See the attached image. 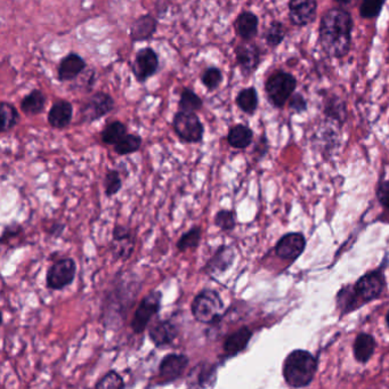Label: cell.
<instances>
[{"mask_svg": "<svg viewBox=\"0 0 389 389\" xmlns=\"http://www.w3.org/2000/svg\"><path fill=\"white\" fill-rule=\"evenodd\" d=\"M353 19L347 10H330L320 24V42L329 56L342 58L351 48Z\"/></svg>", "mask_w": 389, "mask_h": 389, "instance_id": "cell-1", "label": "cell"}, {"mask_svg": "<svg viewBox=\"0 0 389 389\" xmlns=\"http://www.w3.org/2000/svg\"><path fill=\"white\" fill-rule=\"evenodd\" d=\"M138 282V276L133 273L120 275V280L112 288L113 290H109V296L106 297L103 303L102 317L106 326H118L120 320L126 319L127 311L131 310L140 291Z\"/></svg>", "mask_w": 389, "mask_h": 389, "instance_id": "cell-2", "label": "cell"}, {"mask_svg": "<svg viewBox=\"0 0 389 389\" xmlns=\"http://www.w3.org/2000/svg\"><path fill=\"white\" fill-rule=\"evenodd\" d=\"M316 360L310 351L297 349L288 355L283 365V376L291 387L308 386L315 376Z\"/></svg>", "mask_w": 389, "mask_h": 389, "instance_id": "cell-3", "label": "cell"}, {"mask_svg": "<svg viewBox=\"0 0 389 389\" xmlns=\"http://www.w3.org/2000/svg\"><path fill=\"white\" fill-rule=\"evenodd\" d=\"M224 301L218 291L204 289L200 291L191 304L192 315L198 322L204 324H216L222 320Z\"/></svg>", "mask_w": 389, "mask_h": 389, "instance_id": "cell-4", "label": "cell"}, {"mask_svg": "<svg viewBox=\"0 0 389 389\" xmlns=\"http://www.w3.org/2000/svg\"><path fill=\"white\" fill-rule=\"evenodd\" d=\"M297 87L296 78L292 74L278 71L266 80L265 90L268 101L275 108H282L290 99Z\"/></svg>", "mask_w": 389, "mask_h": 389, "instance_id": "cell-5", "label": "cell"}, {"mask_svg": "<svg viewBox=\"0 0 389 389\" xmlns=\"http://www.w3.org/2000/svg\"><path fill=\"white\" fill-rule=\"evenodd\" d=\"M172 129L184 143L197 144L204 140V126L197 112L179 110L172 118Z\"/></svg>", "mask_w": 389, "mask_h": 389, "instance_id": "cell-6", "label": "cell"}, {"mask_svg": "<svg viewBox=\"0 0 389 389\" xmlns=\"http://www.w3.org/2000/svg\"><path fill=\"white\" fill-rule=\"evenodd\" d=\"M161 303H163V292L159 290L150 291L143 299L140 300L131 322V328L134 333L140 335L145 331V329L150 326L152 319L158 315V313L161 310Z\"/></svg>", "mask_w": 389, "mask_h": 389, "instance_id": "cell-7", "label": "cell"}, {"mask_svg": "<svg viewBox=\"0 0 389 389\" xmlns=\"http://www.w3.org/2000/svg\"><path fill=\"white\" fill-rule=\"evenodd\" d=\"M113 97L106 92H95L83 103L80 109V120L83 124H93L104 118L115 109Z\"/></svg>", "mask_w": 389, "mask_h": 389, "instance_id": "cell-8", "label": "cell"}, {"mask_svg": "<svg viewBox=\"0 0 389 389\" xmlns=\"http://www.w3.org/2000/svg\"><path fill=\"white\" fill-rule=\"evenodd\" d=\"M77 274V264L72 258L58 259L48 268L46 284L48 289L61 291L74 283Z\"/></svg>", "mask_w": 389, "mask_h": 389, "instance_id": "cell-9", "label": "cell"}, {"mask_svg": "<svg viewBox=\"0 0 389 389\" xmlns=\"http://www.w3.org/2000/svg\"><path fill=\"white\" fill-rule=\"evenodd\" d=\"M160 67L159 55L154 48H140L135 54L134 62L131 64V71L135 79L140 83H145L150 78L154 77Z\"/></svg>", "mask_w": 389, "mask_h": 389, "instance_id": "cell-10", "label": "cell"}, {"mask_svg": "<svg viewBox=\"0 0 389 389\" xmlns=\"http://www.w3.org/2000/svg\"><path fill=\"white\" fill-rule=\"evenodd\" d=\"M190 364L185 354H167L159 364V385H167L183 376Z\"/></svg>", "mask_w": 389, "mask_h": 389, "instance_id": "cell-11", "label": "cell"}, {"mask_svg": "<svg viewBox=\"0 0 389 389\" xmlns=\"http://www.w3.org/2000/svg\"><path fill=\"white\" fill-rule=\"evenodd\" d=\"M385 276L380 270L363 275L355 284V291L363 303L374 300L383 292Z\"/></svg>", "mask_w": 389, "mask_h": 389, "instance_id": "cell-12", "label": "cell"}, {"mask_svg": "<svg viewBox=\"0 0 389 389\" xmlns=\"http://www.w3.org/2000/svg\"><path fill=\"white\" fill-rule=\"evenodd\" d=\"M149 338L158 348L166 347L175 342L179 328L172 320H156L147 329Z\"/></svg>", "mask_w": 389, "mask_h": 389, "instance_id": "cell-13", "label": "cell"}, {"mask_svg": "<svg viewBox=\"0 0 389 389\" xmlns=\"http://www.w3.org/2000/svg\"><path fill=\"white\" fill-rule=\"evenodd\" d=\"M236 63L243 76H250L260 64V49L254 44H240L234 48Z\"/></svg>", "mask_w": 389, "mask_h": 389, "instance_id": "cell-14", "label": "cell"}, {"mask_svg": "<svg viewBox=\"0 0 389 389\" xmlns=\"http://www.w3.org/2000/svg\"><path fill=\"white\" fill-rule=\"evenodd\" d=\"M234 259H235V251L233 248L226 245H222L213 257L208 260L207 264L204 265L202 272L207 273L208 275L224 274L232 267Z\"/></svg>", "mask_w": 389, "mask_h": 389, "instance_id": "cell-15", "label": "cell"}, {"mask_svg": "<svg viewBox=\"0 0 389 389\" xmlns=\"http://www.w3.org/2000/svg\"><path fill=\"white\" fill-rule=\"evenodd\" d=\"M87 63L83 56L71 51L62 58L58 67V79L61 83H67L79 78L86 70Z\"/></svg>", "mask_w": 389, "mask_h": 389, "instance_id": "cell-16", "label": "cell"}, {"mask_svg": "<svg viewBox=\"0 0 389 389\" xmlns=\"http://www.w3.org/2000/svg\"><path fill=\"white\" fill-rule=\"evenodd\" d=\"M317 10L316 0H290L289 16L295 26H308L314 21Z\"/></svg>", "mask_w": 389, "mask_h": 389, "instance_id": "cell-17", "label": "cell"}, {"mask_svg": "<svg viewBox=\"0 0 389 389\" xmlns=\"http://www.w3.org/2000/svg\"><path fill=\"white\" fill-rule=\"evenodd\" d=\"M158 19L151 14H144L131 23L129 37L133 42H149L158 30Z\"/></svg>", "mask_w": 389, "mask_h": 389, "instance_id": "cell-18", "label": "cell"}, {"mask_svg": "<svg viewBox=\"0 0 389 389\" xmlns=\"http://www.w3.org/2000/svg\"><path fill=\"white\" fill-rule=\"evenodd\" d=\"M305 246H306V241L303 234L289 233L281 238L275 247V252L280 258L294 260L301 255Z\"/></svg>", "mask_w": 389, "mask_h": 389, "instance_id": "cell-19", "label": "cell"}, {"mask_svg": "<svg viewBox=\"0 0 389 389\" xmlns=\"http://www.w3.org/2000/svg\"><path fill=\"white\" fill-rule=\"evenodd\" d=\"M74 118V106L67 99H58L48 111L47 122L55 129L69 127Z\"/></svg>", "mask_w": 389, "mask_h": 389, "instance_id": "cell-20", "label": "cell"}, {"mask_svg": "<svg viewBox=\"0 0 389 389\" xmlns=\"http://www.w3.org/2000/svg\"><path fill=\"white\" fill-rule=\"evenodd\" d=\"M252 337V331L247 326L240 328L238 331L233 332L232 335L227 336L224 340V353L227 358H232L246 349Z\"/></svg>", "mask_w": 389, "mask_h": 389, "instance_id": "cell-21", "label": "cell"}, {"mask_svg": "<svg viewBox=\"0 0 389 389\" xmlns=\"http://www.w3.org/2000/svg\"><path fill=\"white\" fill-rule=\"evenodd\" d=\"M259 19L258 16L252 12H242L236 17L234 22V29H235L236 35L240 38L249 42L251 39L255 38L258 33Z\"/></svg>", "mask_w": 389, "mask_h": 389, "instance_id": "cell-22", "label": "cell"}, {"mask_svg": "<svg viewBox=\"0 0 389 389\" xmlns=\"http://www.w3.org/2000/svg\"><path fill=\"white\" fill-rule=\"evenodd\" d=\"M46 99L45 94L40 90H32L29 94H26L21 101L19 108L21 111L26 115H42L45 111Z\"/></svg>", "mask_w": 389, "mask_h": 389, "instance_id": "cell-23", "label": "cell"}, {"mask_svg": "<svg viewBox=\"0 0 389 389\" xmlns=\"http://www.w3.org/2000/svg\"><path fill=\"white\" fill-rule=\"evenodd\" d=\"M252 138H254V133L251 129L248 126L240 124L231 128L227 134V143L234 149L243 150L252 143Z\"/></svg>", "mask_w": 389, "mask_h": 389, "instance_id": "cell-24", "label": "cell"}, {"mask_svg": "<svg viewBox=\"0 0 389 389\" xmlns=\"http://www.w3.org/2000/svg\"><path fill=\"white\" fill-rule=\"evenodd\" d=\"M258 93L254 87H248L240 90L235 97V104L246 115H255L258 109Z\"/></svg>", "mask_w": 389, "mask_h": 389, "instance_id": "cell-25", "label": "cell"}, {"mask_svg": "<svg viewBox=\"0 0 389 389\" xmlns=\"http://www.w3.org/2000/svg\"><path fill=\"white\" fill-rule=\"evenodd\" d=\"M376 348V342L371 335L367 333H360L354 342L355 358L361 363H367L374 354Z\"/></svg>", "mask_w": 389, "mask_h": 389, "instance_id": "cell-26", "label": "cell"}, {"mask_svg": "<svg viewBox=\"0 0 389 389\" xmlns=\"http://www.w3.org/2000/svg\"><path fill=\"white\" fill-rule=\"evenodd\" d=\"M128 134L127 126L124 122L115 120L103 128L101 131V140L106 145H113L118 143L119 140L125 138Z\"/></svg>", "mask_w": 389, "mask_h": 389, "instance_id": "cell-27", "label": "cell"}, {"mask_svg": "<svg viewBox=\"0 0 389 389\" xmlns=\"http://www.w3.org/2000/svg\"><path fill=\"white\" fill-rule=\"evenodd\" d=\"M204 106V99L195 93L194 90L184 87L179 93V111L198 112Z\"/></svg>", "mask_w": 389, "mask_h": 389, "instance_id": "cell-28", "label": "cell"}, {"mask_svg": "<svg viewBox=\"0 0 389 389\" xmlns=\"http://www.w3.org/2000/svg\"><path fill=\"white\" fill-rule=\"evenodd\" d=\"M364 304L355 291V288H342L337 296V305L342 315L355 310L358 305Z\"/></svg>", "mask_w": 389, "mask_h": 389, "instance_id": "cell-29", "label": "cell"}, {"mask_svg": "<svg viewBox=\"0 0 389 389\" xmlns=\"http://www.w3.org/2000/svg\"><path fill=\"white\" fill-rule=\"evenodd\" d=\"M1 113V133L12 131L19 122V113L12 103L3 101L0 104Z\"/></svg>", "mask_w": 389, "mask_h": 389, "instance_id": "cell-30", "label": "cell"}, {"mask_svg": "<svg viewBox=\"0 0 389 389\" xmlns=\"http://www.w3.org/2000/svg\"><path fill=\"white\" fill-rule=\"evenodd\" d=\"M143 140L140 135L127 134L115 145V152L119 156L136 154L142 147Z\"/></svg>", "mask_w": 389, "mask_h": 389, "instance_id": "cell-31", "label": "cell"}, {"mask_svg": "<svg viewBox=\"0 0 389 389\" xmlns=\"http://www.w3.org/2000/svg\"><path fill=\"white\" fill-rule=\"evenodd\" d=\"M200 80L208 92H215L223 83L224 74L218 67H209L202 72Z\"/></svg>", "mask_w": 389, "mask_h": 389, "instance_id": "cell-32", "label": "cell"}, {"mask_svg": "<svg viewBox=\"0 0 389 389\" xmlns=\"http://www.w3.org/2000/svg\"><path fill=\"white\" fill-rule=\"evenodd\" d=\"M201 227H192L191 230H188L179 238L177 249L181 252H185L186 250L198 248L200 241H201Z\"/></svg>", "mask_w": 389, "mask_h": 389, "instance_id": "cell-33", "label": "cell"}, {"mask_svg": "<svg viewBox=\"0 0 389 389\" xmlns=\"http://www.w3.org/2000/svg\"><path fill=\"white\" fill-rule=\"evenodd\" d=\"M216 374H217V367L215 364H201L200 371L198 372V380H197L198 383L195 386H214L216 383Z\"/></svg>", "mask_w": 389, "mask_h": 389, "instance_id": "cell-34", "label": "cell"}, {"mask_svg": "<svg viewBox=\"0 0 389 389\" xmlns=\"http://www.w3.org/2000/svg\"><path fill=\"white\" fill-rule=\"evenodd\" d=\"M285 37V28L283 24L278 21L271 23L267 31L265 33V39L268 46L271 47H278L281 42H283Z\"/></svg>", "mask_w": 389, "mask_h": 389, "instance_id": "cell-35", "label": "cell"}, {"mask_svg": "<svg viewBox=\"0 0 389 389\" xmlns=\"http://www.w3.org/2000/svg\"><path fill=\"white\" fill-rule=\"evenodd\" d=\"M104 188H106V194L108 198H112L122 190V179L118 170H108L106 179H104Z\"/></svg>", "mask_w": 389, "mask_h": 389, "instance_id": "cell-36", "label": "cell"}, {"mask_svg": "<svg viewBox=\"0 0 389 389\" xmlns=\"http://www.w3.org/2000/svg\"><path fill=\"white\" fill-rule=\"evenodd\" d=\"M126 383L122 379V376L115 370H110L106 376H102L101 379L96 383L95 388L106 389V388H115L122 389L125 388Z\"/></svg>", "mask_w": 389, "mask_h": 389, "instance_id": "cell-37", "label": "cell"}, {"mask_svg": "<svg viewBox=\"0 0 389 389\" xmlns=\"http://www.w3.org/2000/svg\"><path fill=\"white\" fill-rule=\"evenodd\" d=\"M215 225L220 227V230L224 232H230V231L235 229V215L233 211L223 209V210L218 211L216 216H215Z\"/></svg>", "mask_w": 389, "mask_h": 389, "instance_id": "cell-38", "label": "cell"}, {"mask_svg": "<svg viewBox=\"0 0 389 389\" xmlns=\"http://www.w3.org/2000/svg\"><path fill=\"white\" fill-rule=\"evenodd\" d=\"M386 0H363L360 13L364 19H374L379 15Z\"/></svg>", "mask_w": 389, "mask_h": 389, "instance_id": "cell-39", "label": "cell"}, {"mask_svg": "<svg viewBox=\"0 0 389 389\" xmlns=\"http://www.w3.org/2000/svg\"><path fill=\"white\" fill-rule=\"evenodd\" d=\"M326 113L331 118L337 119L339 122H344L345 115H346V109H345L344 103L342 101L338 102H328L326 108Z\"/></svg>", "mask_w": 389, "mask_h": 389, "instance_id": "cell-40", "label": "cell"}, {"mask_svg": "<svg viewBox=\"0 0 389 389\" xmlns=\"http://www.w3.org/2000/svg\"><path fill=\"white\" fill-rule=\"evenodd\" d=\"M289 106H290V109L296 112L305 111L307 109L306 99H304L301 94H295L289 99Z\"/></svg>", "mask_w": 389, "mask_h": 389, "instance_id": "cell-41", "label": "cell"}, {"mask_svg": "<svg viewBox=\"0 0 389 389\" xmlns=\"http://www.w3.org/2000/svg\"><path fill=\"white\" fill-rule=\"evenodd\" d=\"M376 197H378L380 204L389 209V181L380 184L378 191H376Z\"/></svg>", "mask_w": 389, "mask_h": 389, "instance_id": "cell-42", "label": "cell"}, {"mask_svg": "<svg viewBox=\"0 0 389 389\" xmlns=\"http://www.w3.org/2000/svg\"><path fill=\"white\" fill-rule=\"evenodd\" d=\"M21 231H22V227L19 226V225H8V226L5 229V231L3 232V235H1V242L5 245L6 243L7 240L10 241V239H13L15 236L19 235L21 233Z\"/></svg>", "mask_w": 389, "mask_h": 389, "instance_id": "cell-43", "label": "cell"}, {"mask_svg": "<svg viewBox=\"0 0 389 389\" xmlns=\"http://www.w3.org/2000/svg\"><path fill=\"white\" fill-rule=\"evenodd\" d=\"M64 229H65V225L64 224H54L53 226H51V230L48 231L51 235H60V234L63 232Z\"/></svg>", "mask_w": 389, "mask_h": 389, "instance_id": "cell-44", "label": "cell"}, {"mask_svg": "<svg viewBox=\"0 0 389 389\" xmlns=\"http://www.w3.org/2000/svg\"><path fill=\"white\" fill-rule=\"evenodd\" d=\"M336 1L340 3V5H348V3H351L353 0H336Z\"/></svg>", "mask_w": 389, "mask_h": 389, "instance_id": "cell-45", "label": "cell"}, {"mask_svg": "<svg viewBox=\"0 0 389 389\" xmlns=\"http://www.w3.org/2000/svg\"><path fill=\"white\" fill-rule=\"evenodd\" d=\"M386 322H387V326H388V328H389V311H388V313H387Z\"/></svg>", "mask_w": 389, "mask_h": 389, "instance_id": "cell-46", "label": "cell"}]
</instances>
